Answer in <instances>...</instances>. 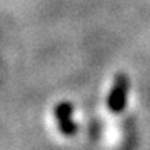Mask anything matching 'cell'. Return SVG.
<instances>
[{"instance_id":"cell-1","label":"cell","mask_w":150,"mask_h":150,"mask_svg":"<svg viewBox=\"0 0 150 150\" xmlns=\"http://www.w3.org/2000/svg\"><path fill=\"white\" fill-rule=\"evenodd\" d=\"M128 86H130V82L124 73H120L115 76L112 89H111L109 96H108V108L112 112H121L125 108Z\"/></svg>"},{"instance_id":"cell-2","label":"cell","mask_w":150,"mask_h":150,"mask_svg":"<svg viewBox=\"0 0 150 150\" xmlns=\"http://www.w3.org/2000/svg\"><path fill=\"white\" fill-rule=\"evenodd\" d=\"M54 114L55 118L58 121L60 130L63 134L66 136H73L76 133V124L71 120V114H73V106L69 102H61L54 108Z\"/></svg>"}]
</instances>
